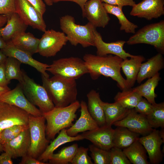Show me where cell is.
<instances>
[{
    "instance_id": "cell-1",
    "label": "cell",
    "mask_w": 164,
    "mask_h": 164,
    "mask_svg": "<svg viewBox=\"0 0 164 164\" xmlns=\"http://www.w3.org/2000/svg\"><path fill=\"white\" fill-rule=\"evenodd\" d=\"M83 60L92 80H97L103 75L116 81L118 87L122 90L130 88L126 79L121 74V65L123 60L120 57L111 54L99 56L86 54L84 55Z\"/></svg>"
},
{
    "instance_id": "cell-2",
    "label": "cell",
    "mask_w": 164,
    "mask_h": 164,
    "mask_svg": "<svg viewBox=\"0 0 164 164\" xmlns=\"http://www.w3.org/2000/svg\"><path fill=\"white\" fill-rule=\"evenodd\" d=\"M43 86L55 106L66 107L76 101L77 89L76 80L58 75L50 78L41 74Z\"/></svg>"
},
{
    "instance_id": "cell-3",
    "label": "cell",
    "mask_w": 164,
    "mask_h": 164,
    "mask_svg": "<svg viewBox=\"0 0 164 164\" xmlns=\"http://www.w3.org/2000/svg\"><path fill=\"white\" fill-rule=\"evenodd\" d=\"M80 107L77 100L64 107H54L48 112L42 113L47 122L46 134L47 138L54 139L61 130L70 127L76 118V112Z\"/></svg>"
},
{
    "instance_id": "cell-4",
    "label": "cell",
    "mask_w": 164,
    "mask_h": 164,
    "mask_svg": "<svg viewBox=\"0 0 164 164\" xmlns=\"http://www.w3.org/2000/svg\"><path fill=\"white\" fill-rule=\"evenodd\" d=\"M60 23L62 32L72 45L80 44L84 48L94 46V31L96 28L90 22L84 25L77 24L74 17L67 15L60 18Z\"/></svg>"
},
{
    "instance_id": "cell-5",
    "label": "cell",
    "mask_w": 164,
    "mask_h": 164,
    "mask_svg": "<svg viewBox=\"0 0 164 164\" xmlns=\"http://www.w3.org/2000/svg\"><path fill=\"white\" fill-rule=\"evenodd\" d=\"M126 43L129 45H150L162 54L164 52V21L144 26L131 36Z\"/></svg>"
},
{
    "instance_id": "cell-6",
    "label": "cell",
    "mask_w": 164,
    "mask_h": 164,
    "mask_svg": "<svg viewBox=\"0 0 164 164\" xmlns=\"http://www.w3.org/2000/svg\"><path fill=\"white\" fill-rule=\"evenodd\" d=\"M22 71L23 80L19 83L28 100L33 105L38 107L42 114L52 109L55 105L45 88L36 83L23 70Z\"/></svg>"
},
{
    "instance_id": "cell-7",
    "label": "cell",
    "mask_w": 164,
    "mask_h": 164,
    "mask_svg": "<svg viewBox=\"0 0 164 164\" xmlns=\"http://www.w3.org/2000/svg\"><path fill=\"white\" fill-rule=\"evenodd\" d=\"M45 121L42 115L29 114L28 126L30 144L27 154L36 159L43 152L50 142L46 136Z\"/></svg>"
},
{
    "instance_id": "cell-8",
    "label": "cell",
    "mask_w": 164,
    "mask_h": 164,
    "mask_svg": "<svg viewBox=\"0 0 164 164\" xmlns=\"http://www.w3.org/2000/svg\"><path fill=\"white\" fill-rule=\"evenodd\" d=\"M48 71L53 75H58L75 80L88 73V71L83 60L71 56L54 60L49 65Z\"/></svg>"
},
{
    "instance_id": "cell-9",
    "label": "cell",
    "mask_w": 164,
    "mask_h": 164,
    "mask_svg": "<svg viewBox=\"0 0 164 164\" xmlns=\"http://www.w3.org/2000/svg\"><path fill=\"white\" fill-rule=\"evenodd\" d=\"M44 32L39 39L37 53L46 57L54 56L66 44L67 36L63 32L53 29Z\"/></svg>"
},
{
    "instance_id": "cell-10",
    "label": "cell",
    "mask_w": 164,
    "mask_h": 164,
    "mask_svg": "<svg viewBox=\"0 0 164 164\" xmlns=\"http://www.w3.org/2000/svg\"><path fill=\"white\" fill-rule=\"evenodd\" d=\"M29 114L16 106L0 101V133L15 125H28Z\"/></svg>"
},
{
    "instance_id": "cell-11",
    "label": "cell",
    "mask_w": 164,
    "mask_h": 164,
    "mask_svg": "<svg viewBox=\"0 0 164 164\" xmlns=\"http://www.w3.org/2000/svg\"><path fill=\"white\" fill-rule=\"evenodd\" d=\"M15 12L28 26L43 32L46 30L43 16L27 0H15Z\"/></svg>"
},
{
    "instance_id": "cell-12",
    "label": "cell",
    "mask_w": 164,
    "mask_h": 164,
    "mask_svg": "<svg viewBox=\"0 0 164 164\" xmlns=\"http://www.w3.org/2000/svg\"><path fill=\"white\" fill-rule=\"evenodd\" d=\"M0 101L16 106L35 116L42 115V113L33 105L25 95L19 83L12 90L6 92L0 96Z\"/></svg>"
},
{
    "instance_id": "cell-13",
    "label": "cell",
    "mask_w": 164,
    "mask_h": 164,
    "mask_svg": "<svg viewBox=\"0 0 164 164\" xmlns=\"http://www.w3.org/2000/svg\"><path fill=\"white\" fill-rule=\"evenodd\" d=\"M101 0H88L85 4L82 16L95 28H104L110 18Z\"/></svg>"
},
{
    "instance_id": "cell-14",
    "label": "cell",
    "mask_w": 164,
    "mask_h": 164,
    "mask_svg": "<svg viewBox=\"0 0 164 164\" xmlns=\"http://www.w3.org/2000/svg\"><path fill=\"white\" fill-rule=\"evenodd\" d=\"M138 140L148 153L150 163L159 164L162 161L163 154L161 146L164 141L160 135L159 130L153 129L148 134L139 138Z\"/></svg>"
},
{
    "instance_id": "cell-15",
    "label": "cell",
    "mask_w": 164,
    "mask_h": 164,
    "mask_svg": "<svg viewBox=\"0 0 164 164\" xmlns=\"http://www.w3.org/2000/svg\"><path fill=\"white\" fill-rule=\"evenodd\" d=\"M113 125L126 127L142 136L148 134L153 129L149 125L145 116L137 112L134 108L131 109L125 117Z\"/></svg>"
},
{
    "instance_id": "cell-16",
    "label": "cell",
    "mask_w": 164,
    "mask_h": 164,
    "mask_svg": "<svg viewBox=\"0 0 164 164\" xmlns=\"http://www.w3.org/2000/svg\"><path fill=\"white\" fill-rule=\"evenodd\" d=\"M164 0H143L132 7L130 14L149 20L164 14Z\"/></svg>"
},
{
    "instance_id": "cell-17",
    "label": "cell",
    "mask_w": 164,
    "mask_h": 164,
    "mask_svg": "<svg viewBox=\"0 0 164 164\" xmlns=\"http://www.w3.org/2000/svg\"><path fill=\"white\" fill-rule=\"evenodd\" d=\"M6 43L5 47L1 50L7 57H14L22 63L27 64L35 68L46 77H49V75L46 73L49 65L35 60L32 55L15 46L11 40Z\"/></svg>"
},
{
    "instance_id": "cell-18",
    "label": "cell",
    "mask_w": 164,
    "mask_h": 164,
    "mask_svg": "<svg viewBox=\"0 0 164 164\" xmlns=\"http://www.w3.org/2000/svg\"><path fill=\"white\" fill-rule=\"evenodd\" d=\"M94 46L96 48L97 55L105 56L108 54H113L120 57L123 60L134 56L126 52L124 50L125 41L118 40L114 42L106 43L103 40L101 34L96 29L94 31Z\"/></svg>"
},
{
    "instance_id": "cell-19",
    "label": "cell",
    "mask_w": 164,
    "mask_h": 164,
    "mask_svg": "<svg viewBox=\"0 0 164 164\" xmlns=\"http://www.w3.org/2000/svg\"><path fill=\"white\" fill-rule=\"evenodd\" d=\"M114 131L111 126L105 124L95 129L84 132L81 135L84 139L90 141L95 146L109 150L113 147Z\"/></svg>"
},
{
    "instance_id": "cell-20",
    "label": "cell",
    "mask_w": 164,
    "mask_h": 164,
    "mask_svg": "<svg viewBox=\"0 0 164 164\" xmlns=\"http://www.w3.org/2000/svg\"><path fill=\"white\" fill-rule=\"evenodd\" d=\"M30 144L29 128L3 145V151L9 153L12 158L22 157L27 154Z\"/></svg>"
},
{
    "instance_id": "cell-21",
    "label": "cell",
    "mask_w": 164,
    "mask_h": 164,
    "mask_svg": "<svg viewBox=\"0 0 164 164\" xmlns=\"http://www.w3.org/2000/svg\"><path fill=\"white\" fill-rule=\"evenodd\" d=\"M80 116L75 123L67 129V134L72 137L77 136L79 133L95 129L99 126L89 113L86 102H80Z\"/></svg>"
},
{
    "instance_id": "cell-22",
    "label": "cell",
    "mask_w": 164,
    "mask_h": 164,
    "mask_svg": "<svg viewBox=\"0 0 164 164\" xmlns=\"http://www.w3.org/2000/svg\"><path fill=\"white\" fill-rule=\"evenodd\" d=\"M6 24L0 28V34L7 42L10 41L16 35L26 32L28 26L16 12L6 16Z\"/></svg>"
},
{
    "instance_id": "cell-23",
    "label": "cell",
    "mask_w": 164,
    "mask_h": 164,
    "mask_svg": "<svg viewBox=\"0 0 164 164\" xmlns=\"http://www.w3.org/2000/svg\"><path fill=\"white\" fill-rule=\"evenodd\" d=\"M164 67V58L159 53L142 63L137 78V83L140 84L145 79L152 77Z\"/></svg>"
},
{
    "instance_id": "cell-24",
    "label": "cell",
    "mask_w": 164,
    "mask_h": 164,
    "mask_svg": "<svg viewBox=\"0 0 164 164\" xmlns=\"http://www.w3.org/2000/svg\"><path fill=\"white\" fill-rule=\"evenodd\" d=\"M130 58L123 60L121 67L126 77L128 86L131 88L137 80L141 65L145 58L142 55H134Z\"/></svg>"
},
{
    "instance_id": "cell-25",
    "label": "cell",
    "mask_w": 164,
    "mask_h": 164,
    "mask_svg": "<svg viewBox=\"0 0 164 164\" xmlns=\"http://www.w3.org/2000/svg\"><path fill=\"white\" fill-rule=\"evenodd\" d=\"M87 96L88 99L87 109L90 114L99 126L105 125L104 114L101 104L102 101L99 93L92 90L87 93Z\"/></svg>"
},
{
    "instance_id": "cell-26",
    "label": "cell",
    "mask_w": 164,
    "mask_h": 164,
    "mask_svg": "<svg viewBox=\"0 0 164 164\" xmlns=\"http://www.w3.org/2000/svg\"><path fill=\"white\" fill-rule=\"evenodd\" d=\"M84 139L81 135L74 137L68 135L67 133V129L64 128L60 131L57 137L47 146L45 150L38 157L37 159L45 162L48 161L50 157L54 152L60 146L67 143Z\"/></svg>"
},
{
    "instance_id": "cell-27",
    "label": "cell",
    "mask_w": 164,
    "mask_h": 164,
    "mask_svg": "<svg viewBox=\"0 0 164 164\" xmlns=\"http://www.w3.org/2000/svg\"><path fill=\"white\" fill-rule=\"evenodd\" d=\"M11 41L16 47L32 56L37 53L39 39L30 32H24L18 33Z\"/></svg>"
},
{
    "instance_id": "cell-28",
    "label": "cell",
    "mask_w": 164,
    "mask_h": 164,
    "mask_svg": "<svg viewBox=\"0 0 164 164\" xmlns=\"http://www.w3.org/2000/svg\"><path fill=\"white\" fill-rule=\"evenodd\" d=\"M101 104L104 114L105 124L111 126L123 119L131 109L124 108L116 102L110 103L102 101Z\"/></svg>"
},
{
    "instance_id": "cell-29",
    "label": "cell",
    "mask_w": 164,
    "mask_h": 164,
    "mask_svg": "<svg viewBox=\"0 0 164 164\" xmlns=\"http://www.w3.org/2000/svg\"><path fill=\"white\" fill-rule=\"evenodd\" d=\"M139 135L126 127L117 126L113 135V146L123 149L138 140Z\"/></svg>"
},
{
    "instance_id": "cell-30",
    "label": "cell",
    "mask_w": 164,
    "mask_h": 164,
    "mask_svg": "<svg viewBox=\"0 0 164 164\" xmlns=\"http://www.w3.org/2000/svg\"><path fill=\"white\" fill-rule=\"evenodd\" d=\"M138 140L123 149V151L131 163L149 164L147 152Z\"/></svg>"
},
{
    "instance_id": "cell-31",
    "label": "cell",
    "mask_w": 164,
    "mask_h": 164,
    "mask_svg": "<svg viewBox=\"0 0 164 164\" xmlns=\"http://www.w3.org/2000/svg\"><path fill=\"white\" fill-rule=\"evenodd\" d=\"M161 79L158 73L148 79L144 83L133 88V89L139 95L143 97L150 103H155V99L157 95L155 90L158 86Z\"/></svg>"
},
{
    "instance_id": "cell-32",
    "label": "cell",
    "mask_w": 164,
    "mask_h": 164,
    "mask_svg": "<svg viewBox=\"0 0 164 164\" xmlns=\"http://www.w3.org/2000/svg\"><path fill=\"white\" fill-rule=\"evenodd\" d=\"M103 5L108 13L114 15L118 20L120 25V30L127 33L134 34L137 25L131 22L125 16L122 11V7L114 5L103 2Z\"/></svg>"
},
{
    "instance_id": "cell-33",
    "label": "cell",
    "mask_w": 164,
    "mask_h": 164,
    "mask_svg": "<svg viewBox=\"0 0 164 164\" xmlns=\"http://www.w3.org/2000/svg\"><path fill=\"white\" fill-rule=\"evenodd\" d=\"M122 91L118 92L115 96L114 98L115 102L126 108H134L142 97L132 88Z\"/></svg>"
},
{
    "instance_id": "cell-34",
    "label": "cell",
    "mask_w": 164,
    "mask_h": 164,
    "mask_svg": "<svg viewBox=\"0 0 164 164\" xmlns=\"http://www.w3.org/2000/svg\"><path fill=\"white\" fill-rule=\"evenodd\" d=\"M78 148L77 144L63 148L58 152L53 153L49 158V163L53 164H67L71 162Z\"/></svg>"
},
{
    "instance_id": "cell-35",
    "label": "cell",
    "mask_w": 164,
    "mask_h": 164,
    "mask_svg": "<svg viewBox=\"0 0 164 164\" xmlns=\"http://www.w3.org/2000/svg\"><path fill=\"white\" fill-rule=\"evenodd\" d=\"M21 63L16 59L7 57L4 63L6 77L9 81L12 80H18L21 83L23 80L22 70L20 69Z\"/></svg>"
},
{
    "instance_id": "cell-36",
    "label": "cell",
    "mask_w": 164,
    "mask_h": 164,
    "mask_svg": "<svg viewBox=\"0 0 164 164\" xmlns=\"http://www.w3.org/2000/svg\"><path fill=\"white\" fill-rule=\"evenodd\" d=\"M151 112L146 116V118L150 126L155 129L164 127V103L162 102L152 104Z\"/></svg>"
},
{
    "instance_id": "cell-37",
    "label": "cell",
    "mask_w": 164,
    "mask_h": 164,
    "mask_svg": "<svg viewBox=\"0 0 164 164\" xmlns=\"http://www.w3.org/2000/svg\"><path fill=\"white\" fill-rule=\"evenodd\" d=\"M88 148L94 164H110V150L101 149L93 144L89 145Z\"/></svg>"
},
{
    "instance_id": "cell-38",
    "label": "cell",
    "mask_w": 164,
    "mask_h": 164,
    "mask_svg": "<svg viewBox=\"0 0 164 164\" xmlns=\"http://www.w3.org/2000/svg\"><path fill=\"white\" fill-rule=\"evenodd\" d=\"M28 128V125H16L3 130L0 133V142L3 146Z\"/></svg>"
},
{
    "instance_id": "cell-39",
    "label": "cell",
    "mask_w": 164,
    "mask_h": 164,
    "mask_svg": "<svg viewBox=\"0 0 164 164\" xmlns=\"http://www.w3.org/2000/svg\"><path fill=\"white\" fill-rule=\"evenodd\" d=\"M122 149L113 146L110 150V164H131Z\"/></svg>"
},
{
    "instance_id": "cell-40",
    "label": "cell",
    "mask_w": 164,
    "mask_h": 164,
    "mask_svg": "<svg viewBox=\"0 0 164 164\" xmlns=\"http://www.w3.org/2000/svg\"><path fill=\"white\" fill-rule=\"evenodd\" d=\"M88 148L80 147L77 152L71 163L72 164H93L91 158L88 155Z\"/></svg>"
},
{
    "instance_id": "cell-41",
    "label": "cell",
    "mask_w": 164,
    "mask_h": 164,
    "mask_svg": "<svg viewBox=\"0 0 164 164\" xmlns=\"http://www.w3.org/2000/svg\"><path fill=\"white\" fill-rule=\"evenodd\" d=\"M14 12L15 0H0V15L6 16Z\"/></svg>"
},
{
    "instance_id": "cell-42",
    "label": "cell",
    "mask_w": 164,
    "mask_h": 164,
    "mask_svg": "<svg viewBox=\"0 0 164 164\" xmlns=\"http://www.w3.org/2000/svg\"><path fill=\"white\" fill-rule=\"evenodd\" d=\"M153 105L145 98L143 97L139 101L134 108L137 112L146 116L152 111Z\"/></svg>"
},
{
    "instance_id": "cell-43",
    "label": "cell",
    "mask_w": 164,
    "mask_h": 164,
    "mask_svg": "<svg viewBox=\"0 0 164 164\" xmlns=\"http://www.w3.org/2000/svg\"><path fill=\"white\" fill-rule=\"evenodd\" d=\"M102 2L111 5L120 6H133L135 4L134 0H101Z\"/></svg>"
},
{
    "instance_id": "cell-44",
    "label": "cell",
    "mask_w": 164,
    "mask_h": 164,
    "mask_svg": "<svg viewBox=\"0 0 164 164\" xmlns=\"http://www.w3.org/2000/svg\"><path fill=\"white\" fill-rule=\"evenodd\" d=\"M39 13L43 15L46 11L45 4L42 0H27Z\"/></svg>"
},
{
    "instance_id": "cell-45",
    "label": "cell",
    "mask_w": 164,
    "mask_h": 164,
    "mask_svg": "<svg viewBox=\"0 0 164 164\" xmlns=\"http://www.w3.org/2000/svg\"><path fill=\"white\" fill-rule=\"evenodd\" d=\"M20 164H47L39 160L28 154L22 157Z\"/></svg>"
},
{
    "instance_id": "cell-46",
    "label": "cell",
    "mask_w": 164,
    "mask_h": 164,
    "mask_svg": "<svg viewBox=\"0 0 164 164\" xmlns=\"http://www.w3.org/2000/svg\"><path fill=\"white\" fill-rule=\"evenodd\" d=\"M10 82L6 77L4 63L0 64V86L7 87Z\"/></svg>"
},
{
    "instance_id": "cell-47",
    "label": "cell",
    "mask_w": 164,
    "mask_h": 164,
    "mask_svg": "<svg viewBox=\"0 0 164 164\" xmlns=\"http://www.w3.org/2000/svg\"><path fill=\"white\" fill-rule=\"evenodd\" d=\"M13 162L11 155L5 152L0 155V164H12Z\"/></svg>"
},
{
    "instance_id": "cell-48",
    "label": "cell",
    "mask_w": 164,
    "mask_h": 164,
    "mask_svg": "<svg viewBox=\"0 0 164 164\" xmlns=\"http://www.w3.org/2000/svg\"><path fill=\"white\" fill-rule=\"evenodd\" d=\"M88 0H61V1H70L73 2L77 4L81 8L82 12L84 10V6L85 3Z\"/></svg>"
},
{
    "instance_id": "cell-49",
    "label": "cell",
    "mask_w": 164,
    "mask_h": 164,
    "mask_svg": "<svg viewBox=\"0 0 164 164\" xmlns=\"http://www.w3.org/2000/svg\"><path fill=\"white\" fill-rule=\"evenodd\" d=\"M7 21V18L5 15H0V28L3 27L6 23Z\"/></svg>"
},
{
    "instance_id": "cell-50",
    "label": "cell",
    "mask_w": 164,
    "mask_h": 164,
    "mask_svg": "<svg viewBox=\"0 0 164 164\" xmlns=\"http://www.w3.org/2000/svg\"><path fill=\"white\" fill-rule=\"evenodd\" d=\"M7 57L3 53L0 49V64L4 63Z\"/></svg>"
},
{
    "instance_id": "cell-51",
    "label": "cell",
    "mask_w": 164,
    "mask_h": 164,
    "mask_svg": "<svg viewBox=\"0 0 164 164\" xmlns=\"http://www.w3.org/2000/svg\"><path fill=\"white\" fill-rule=\"evenodd\" d=\"M61 0H44L46 4L48 5H52L54 3L61 2Z\"/></svg>"
},
{
    "instance_id": "cell-52",
    "label": "cell",
    "mask_w": 164,
    "mask_h": 164,
    "mask_svg": "<svg viewBox=\"0 0 164 164\" xmlns=\"http://www.w3.org/2000/svg\"><path fill=\"white\" fill-rule=\"evenodd\" d=\"M10 88L8 87H2L0 86V96L9 90Z\"/></svg>"
},
{
    "instance_id": "cell-53",
    "label": "cell",
    "mask_w": 164,
    "mask_h": 164,
    "mask_svg": "<svg viewBox=\"0 0 164 164\" xmlns=\"http://www.w3.org/2000/svg\"><path fill=\"white\" fill-rule=\"evenodd\" d=\"M6 43L0 34V49L4 48L6 45Z\"/></svg>"
},
{
    "instance_id": "cell-54",
    "label": "cell",
    "mask_w": 164,
    "mask_h": 164,
    "mask_svg": "<svg viewBox=\"0 0 164 164\" xmlns=\"http://www.w3.org/2000/svg\"><path fill=\"white\" fill-rule=\"evenodd\" d=\"M159 133L162 139V140L164 141V128H162L161 130L159 131Z\"/></svg>"
},
{
    "instance_id": "cell-55",
    "label": "cell",
    "mask_w": 164,
    "mask_h": 164,
    "mask_svg": "<svg viewBox=\"0 0 164 164\" xmlns=\"http://www.w3.org/2000/svg\"><path fill=\"white\" fill-rule=\"evenodd\" d=\"M3 151V147L0 142V153Z\"/></svg>"
}]
</instances>
